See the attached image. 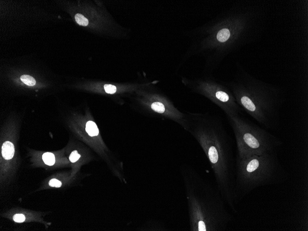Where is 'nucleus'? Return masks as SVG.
Wrapping results in <instances>:
<instances>
[{
	"mask_svg": "<svg viewBox=\"0 0 308 231\" xmlns=\"http://www.w3.org/2000/svg\"><path fill=\"white\" fill-rule=\"evenodd\" d=\"M15 149L14 146L11 142L7 141L2 146V155L6 160H10L14 156Z\"/></svg>",
	"mask_w": 308,
	"mask_h": 231,
	"instance_id": "f257e3e1",
	"label": "nucleus"
},
{
	"mask_svg": "<svg viewBox=\"0 0 308 231\" xmlns=\"http://www.w3.org/2000/svg\"><path fill=\"white\" fill-rule=\"evenodd\" d=\"M85 130L88 134L91 137L97 136L99 132L96 124L92 121H89L86 123Z\"/></svg>",
	"mask_w": 308,
	"mask_h": 231,
	"instance_id": "f03ea898",
	"label": "nucleus"
},
{
	"mask_svg": "<svg viewBox=\"0 0 308 231\" xmlns=\"http://www.w3.org/2000/svg\"><path fill=\"white\" fill-rule=\"evenodd\" d=\"M151 108L154 112L157 113L158 114H162L167 113L166 112V107L165 106L163 103L160 102H154L151 103Z\"/></svg>",
	"mask_w": 308,
	"mask_h": 231,
	"instance_id": "7ed1b4c3",
	"label": "nucleus"
},
{
	"mask_svg": "<svg viewBox=\"0 0 308 231\" xmlns=\"http://www.w3.org/2000/svg\"><path fill=\"white\" fill-rule=\"evenodd\" d=\"M250 161L248 163L246 166V169L248 172L251 173L256 170L259 168L260 164V160L259 159L253 158L252 159L250 160Z\"/></svg>",
	"mask_w": 308,
	"mask_h": 231,
	"instance_id": "20e7f679",
	"label": "nucleus"
},
{
	"mask_svg": "<svg viewBox=\"0 0 308 231\" xmlns=\"http://www.w3.org/2000/svg\"><path fill=\"white\" fill-rule=\"evenodd\" d=\"M230 36V32L228 29H223L217 33V39L220 42H225L229 39Z\"/></svg>",
	"mask_w": 308,
	"mask_h": 231,
	"instance_id": "39448f33",
	"label": "nucleus"
},
{
	"mask_svg": "<svg viewBox=\"0 0 308 231\" xmlns=\"http://www.w3.org/2000/svg\"><path fill=\"white\" fill-rule=\"evenodd\" d=\"M42 158L44 162L49 166L53 165L56 162L55 156L52 153H45L42 155Z\"/></svg>",
	"mask_w": 308,
	"mask_h": 231,
	"instance_id": "423d86ee",
	"label": "nucleus"
},
{
	"mask_svg": "<svg viewBox=\"0 0 308 231\" xmlns=\"http://www.w3.org/2000/svg\"><path fill=\"white\" fill-rule=\"evenodd\" d=\"M23 83L28 86H34L36 84L35 79L33 77L27 75H23L20 77Z\"/></svg>",
	"mask_w": 308,
	"mask_h": 231,
	"instance_id": "0eeeda50",
	"label": "nucleus"
},
{
	"mask_svg": "<svg viewBox=\"0 0 308 231\" xmlns=\"http://www.w3.org/2000/svg\"><path fill=\"white\" fill-rule=\"evenodd\" d=\"M75 19L78 24L82 26H87L89 24V21L84 16L80 14H77L75 16Z\"/></svg>",
	"mask_w": 308,
	"mask_h": 231,
	"instance_id": "6e6552de",
	"label": "nucleus"
},
{
	"mask_svg": "<svg viewBox=\"0 0 308 231\" xmlns=\"http://www.w3.org/2000/svg\"><path fill=\"white\" fill-rule=\"evenodd\" d=\"M80 155L78 154L77 151H74L71 153L69 157L70 162H75L80 157Z\"/></svg>",
	"mask_w": 308,
	"mask_h": 231,
	"instance_id": "1a4fd4ad",
	"label": "nucleus"
},
{
	"mask_svg": "<svg viewBox=\"0 0 308 231\" xmlns=\"http://www.w3.org/2000/svg\"><path fill=\"white\" fill-rule=\"evenodd\" d=\"M104 90L107 93L113 94L116 91V87L111 85H105L104 86Z\"/></svg>",
	"mask_w": 308,
	"mask_h": 231,
	"instance_id": "9d476101",
	"label": "nucleus"
},
{
	"mask_svg": "<svg viewBox=\"0 0 308 231\" xmlns=\"http://www.w3.org/2000/svg\"><path fill=\"white\" fill-rule=\"evenodd\" d=\"M13 219L15 222L18 223H23L25 220V217L22 214H16L14 217Z\"/></svg>",
	"mask_w": 308,
	"mask_h": 231,
	"instance_id": "9b49d317",
	"label": "nucleus"
},
{
	"mask_svg": "<svg viewBox=\"0 0 308 231\" xmlns=\"http://www.w3.org/2000/svg\"><path fill=\"white\" fill-rule=\"evenodd\" d=\"M49 186H51V187H57V188L61 187L62 184L61 181H59L58 179H51L49 181Z\"/></svg>",
	"mask_w": 308,
	"mask_h": 231,
	"instance_id": "f8f14e48",
	"label": "nucleus"
},
{
	"mask_svg": "<svg viewBox=\"0 0 308 231\" xmlns=\"http://www.w3.org/2000/svg\"><path fill=\"white\" fill-rule=\"evenodd\" d=\"M198 230L199 231H206L205 225L203 221H200L198 223Z\"/></svg>",
	"mask_w": 308,
	"mask_h": 231,
	"instance_id": "ddd939ff",
	"label": "nucleus"
}]
</instances>
